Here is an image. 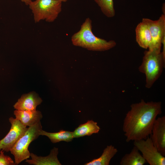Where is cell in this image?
I'll return each instance as SVG.
<instances>
[{"label": "cell", "instance_id": "4", "mask_svg": "<svg viewBox=\"0 0 165 165\" xmlns=\"http://www.w3.org/2000/svg\"><path fill=\"white\" fill-rule=\"evenodd\" d=\"M42 129L40 121L29 127L10 149V152L14 156L16 165L30 157V153L28 150L29 146L32 141L40 136L39 133Z\"/></svg>", "mask_w": 165, "mask_h": 165}, {"label": "cell", "instance_id": "9", "mask_svg": "<svg viewBox=\"0 0 165 165\" xmlns=\"http://www.w3.org/2000/svg\"><path fill=\"white\" fill-rule=\"evenodd\" d=\"M150 138L154 145L163 156H165V116L156 119L154 123Z\"/></svg>", "mask_w": 165, "mask_h": 165}, {"label": "cell", "instance_id": "13", "mask_svg": "<svg viewBox=\"0 0 165 165\" xmlns=\"http://www.w3.org/2000/svg\"><path fill=\"white\" fill-rule=\"evenodd\" d=\"M136 39L141 48L147 49L149 47L152 41V36L147 24L141 21L135 28Z\"/></svg>", "mask_w": 165, "mask_h": 165}, {"label": "cell", "instance_id": "20", "mask_svg": "<svg viewBox=\"0 0 165 165\" xmlns=\"http://www.w3.org/2000/svg\"><path fill=\"white\" fill-rule=\"evenodd\" d=\"M32 1V0H23V2L27 5H29L30 3Z\"/></svg>", "mask_w": 165, "mask_h": 165}, {"label": "cell", "instance_id": "19", "mask_svg": "<svg viewBox=\"0 0 165 165\" xmlns=\"http://www.w3.org/2000/svg\"><path fill=\"white\" fill-rule=\"evenodd\" d=\"M4 151H0V165H15L14 161L9 156L5 155Z\"/></svg>", "mask_w": 165, "mask_h": 165}, {"label": "cell", "instance_id": "18", "mask_svg": "<svg viewBox=\"0 0 165 165\" xmlns=\"http://www.w3.org/2000/svg\"><path fill=\"white\" fill-rule=\"evenodd\" d=\"M100 7L103 13L108 18L113 17L115 15L113 0H94Z\"/></svg>", "mask_w": 165, "mask_h": 165}, {"label": "cell", "instance_id": "16", "mask_svg": "<svg viewBox=\"0 0 165 165\" xmlns=\"http://www.w3.org/2000/svg\"><path fill=\"white\" fill-rule=\"evenodd\" d=\"M146 162L139 152L138 149L134 146L130 153L125 154L121 159L120 165H143Z\"/></svg>", "mask_w": 165, "mask_h": 165}, {"label": "cell", "instance_id": "12", "mask_svg": "<svg viewBox=\"0 0 165 165\" xmlns=\"http://www.w3.org/2000/svg\"><path fill=\"white\" fill-rule=\"evenodd\" d=\"M16 119L20 121L24 125L30 127L40 121L42 118L41 112L35 110H20L14 111Z\"/></svg>", "mask_w": 165, "mask_h": 165}, {"label": "cell", "instance_id": "21", "mask_svg": "<svg viewBox=\"0 0 165 165\" xmlns=\"http://www.w3.org/2000/svg\"><path fill=\"white\" fill-rule=\"evenodd\" d=\"M59 1H60L61 2H66L68 0H58Z\"/></svg>", "mask_w": 165, "mask_h": 165}, {"label": "cell", "instance_id": "5", "mask_svg": "<svg viewBox=\"0 0 165 165\" xmlns=\"http://www.w3.org/2000/svg\"><path fill=\"white\" fill-rule=\"evenodd\" d=\"M62 2L58 0H35L29 5L35 23L42 20L53 22L62 10Z\"/></svg>", "mask_w": 165, "mask_h": 165}, {"label": "cell", "instance_id": "10", "mask_svg": "<svg viewBox=\"0 0 165 165\" xmlns=\"http://www.w3.org/2000/svg\"><path fill=\"white\" fill-rule=\"evenodd\" d=\"M42 101L35 93L31 92L23 95L13 105L16 110H35L37 107Z\"/></svg>", "mask_w": 165, "mask_h": 165}, {"label": "cell", "instance_id": "2", "mask_svg": "<svg viewBox=\"0 0 165 165\" xmlns=\"http://www.w3.org/2000/svg\"><path fill=\"white\" fill-rule=\"evenodd\" d=\"M92 20L86 18L81 26L80 30L71 37L72 44L94 51H103L115 47L116 43L114 40L107 41L96 37L92 31Z\"/></svg>", "mask_w": 165, "mask_h": 165}, {"label": "cell", "instance_id": "1", "mask_svg": "<svg viewBox=\"0 0 165 165\" xmlns=\"http://www.w3.org/2000/svg\"><path fill=\"white\" fill-rule=\"evenodd\" d=\"M161 102L141 99L130 105L123 120V130L129 142L145 139L150 135L157 117L162 113Z\"/></svg>", "mask_w": 165, "mask_h": 165}, {"label": "cell", "instance_id": "11", "mask_svg": "<svg viewBox=\"0 0 165 165\" xmlns=\"http://www.w3.org/2000/svg\"><path fill=\"white\" fill-rule=\"evenodd\" d=\"M58 153V148L54 147L51 150L50 154L46 156H38L30 153L31 159H27L25 162L34 165H61L57 157Z\"/></svg>", "mask_w": 165, "mask_h": 165}, {"label": "cell", "instance_id": "17", "mask_svg": "<svg viewBox=\"0 0 165 165\" xmlns=\"http://www.w3.org/2000/svg\"><path fill=\"white\" fill-rule=\"evenodd\" d=\"M40 135L45 136L48 137L51 141L53 143L61 141L69 142L72 141L74 138L73 132L61 130L55 133H50L41 130L39 132Z\"/></svg>", "mask_w": 165, "mask_h": 165}, {"label": "cell", "instance_id": "14", "mask_svg": "<svg viewBox=\"0 0 165 165\" xmlns=\"http://www.w3.org/2000/svg\"><path fill=\"white\" fill-rule=\"evenodd\" d=\"M100 130L96 122L89 120L86 123L80 125L73 132L74 138H79L86 136H90L97 133Z\"/></svg>", "mask_w": 165, "mask_h": 165}, {"label": "cell", "instance_id": "15", "mask_svg": "<svg viewBox=\"0 0 165 165\" xmlns=\"http://www.w3.org/2000/svg\"><path fill=\"white\" fill-rule=\"evenodd\" d=\"M118 152L117 149L110 145L104 149L101 155L98 158L94 159L85 163V165H108L112 159Z\"/></svg>", "mask_w": 165, "mask_h": 165}, {"label": "cell", "instance_id": "7", "mask_svg": "<svg viewBox=\"0 0 165 165\" xmlns=\"http://www.w3.org/2000/svg\"><path fill=\"white\" fill-rule=\"evenodd\" d=\"M142 21L148 26L152 36V41L149 50L161 51L163 40L165 39V15L163 14L157 20L143 18Z\"/></svg>", "mask_w": 165, "mask_h": 165}, {"label": "cell", "instance_id": "8", "mask_svg": "<svg viewBox=\"0 0 165 165\" xmlns=\"http://www.w3.org/2000/svg\"><path fill=\"white\" fill-rule=\"evenodd\" d=\"M11 127L9 132L0 140V151L9 152L10 149L28 129L19 120L11 117L9 118Z\"/></svg>", "mask_w": 165, "mask_h": 165}, {"label": "cell", "instance_id": "22", "mask_svg": "<svg viewBox=\"0 0 165 165\" xmlns=\"http://www.w3.org/2000/svg\"><path fill=\"white\" fill-rule=\"evenodd\" d=\"M22 2H23V0H20Z\"/></svg>", "mask_w": 165, "mask_h": 165}, {"label": "cell", "instance_id": "3", "mask_svg": "<svg viewBox=\"0 0 165 165\" xmlns=\"http://www.w3.org/2000/svg\"><path fill=\"white\" fill-rule=\"evenodd\" d=\"M165 56L162 52L156 50L144 52L139 71L146 76L145 87H151L161 75L164 66Z\"/></svg>", "mask_w": 165, "mask_h": 165}, {"label": "cell", "instance_id": "6", "mask_svg": "<svg viewBox=\"0 0 165 165\" xmlns=\"http://www.w3.org/2000/svg\"><path fill=\"white\" fill-rule=\"evenodd\" d=\"M134 145L150 165H165V157L154 145L150 138L134 141Z\"/></svg>", "mask_w": 165, "mask_h": 165}]
</instances>
